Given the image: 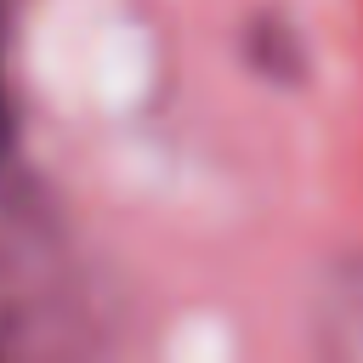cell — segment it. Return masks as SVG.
I'll list each match as a JSON object with an SVG mask.
<instances>
[{
    "label": "cell",
    "mask_w": 363,
    "mask_h": 363,
    "mask_svg": "<svg viewBox=\"0 0 363 363\" xmlns=\"http://www.w3.org/2000/svg\"><path fill=\"white\" fill-rule=\"evenodd\" d=\"M11 147V102H6V68H0V153Z\"/></svg>",
    "instance_id": "1"
}]
</instances>
